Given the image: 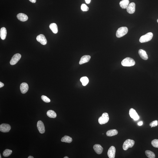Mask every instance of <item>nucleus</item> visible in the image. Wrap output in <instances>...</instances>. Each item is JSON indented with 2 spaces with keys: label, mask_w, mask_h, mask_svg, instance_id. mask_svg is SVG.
Masks as SVG:
<instances>
[{
  "label": "nucleus",
  "mask_w": 158,
  "mask_h": 158,
  "mask_svg": "<svg viewBox=\"0 0 158 158\" xmlns=\"http://www.w3.org/2000/svg\"><path fill=\"white\" fill-rule=\"evenodd\" d=\"M122 65L124 67H131L135 64L134 60L130 57H126L123 59L121 62Z\"/></svg>",
  "instance_id": "nucleus-1"
},
{
  "label": "nucleus",
  "mask_w": 158,
  "mask_h": 158,
  "mask_svg": "<svg viewBox=\"0 0 158 158\" xmlns=\"http://www.w3.org/2000/svg\"><path fill=\"white\" fill-rule=\"evenodd\" d=\"M128 31V29L126 27H120L118 29L116 32V36L118 38L123 37L127 33Z\"/></svg>",
  "instance_id": "nucleus-2"
},
{
  "label": "nucleus",
  "mask_w": 158,
  "mask_h": 158,
  "mask_svg": "<svg viewBox=\"0 0 158 158\" xmlns=\"http://www.w3.org/2000/svg\"><path fill=\"white\" fill-rule=\"evenodd\" d=\"M153 34L151 32H149L144 35L141 37L139 39V41L141 43L148 42L152 39Z\"/></svg>",
  "instance_id": "nucleus-3"
},
{
  "label": "nucleus",
  "mask_w": 158,
  "mask_h": 158,
  "mask_svg": "<svg viewBox=\"0 0 158 158\" xmlns=\"http://www.w3.org/2000/svg\"><path fill=\"white\" fill-rule=\"evenodd\" d=\"M135 142L134 140L131 139H128L126 140L124 142L123 145V150H126L129 148H132L134 146Z\"/></svg>",
  "instance_id": "nucleus-4"
},
{
  "label": "nucleus",
  "mask_w": 158,
  "mask_h": 158,
  "mask_svg": "<svg viewBox=\"0 0 158 158\" xmlns=\"http://www.w3.org/2000/svg\"><path fill=\"white\" fill-rule=\"evenodd\" d=\"M109 117L107 113H103L102 116L99 118L98 122L100 124H105L108 122Z\"/></svg>",
  "instance_id": "nucleus-5"
},
{
  "label": "nucleus",
  "mask_w": 158,
  "mask_h": 158,
  "mask_svg": "<svg viewBox=\"0 0 158 158\" xmlns=\"http://www.w3.org/2000/svg\"><path fill=\"white\" fill-rule=\"evenodd\" d=\"M21 55L19 53L14 54L10 61V64L11 65H14L17 64L18 62L20 59Z\"/></svg>",
  "instance_id": "nucleus-6"
},
{
  "label": "nucleus",
  "mask_w": 158,
  "mask_h": 158,
  "mask_svg": "<svg viewBox=\"0 0 158 158\" xmlns=\"http://www.w3.org/2000/svg\"><path fill=\"white\" fill-rule=\"evenodd\" d=\"M11 127L9 124L2 123L0 125V131L4 133L9 132L11 130Z\"/></svg>",
  "instance_id": "nucleus-7"
},
{
  "label": "nucleus",
  "mask_w": 158,
  "mask_h": 158,
  "mask_svg": "<svg viewBox=\"0 0 158 158\" xmlns=\"http://www.w3.org/2000/svg\"><path fill=\"white\" fill-rule=\"evenodd\" d=\"M129 114L130 117L134 120H137L139 119V116L136 111L133 108L130 109L129 111Z\"/></svg>",
  "instance_id": "nucleus-8"
},
{
  "label": "nucleus",
  "mask_w": 158,
  "mask_h": 158,
  "mask_svg": "<svg viewBox=\"0 0 158 158\" xmlns=\"http://www.w3.org/2000/svg\"><path fill=\"white\" fill-rule=\"evenodd\" d=\"M37 41L40 42L43 45H45L47 44V41L45 37L43 34H40L37 36Z\"/></svg>",
  "instance_id": "nucleus-9"
},
{
  "label": "nucleus",
  "mask_w": 158,
  "mask_h": 158,
  "mask_svg": "<svg viewBox=\"0 0 158 158\" xmlns=\"http://www.w3.org/2000/svg\"><path fill=\"white\" fill-rule=\"evenodd\" d=\"M115 148L114 146H111L108 151V156L109 158H114L115 157Z\"/></svg>",
  "instance_id": "nucleus-10"
},
{
  "label": "nucleus",
  "mask_w": 158,
  "mask_h": 158,
  "mask_svg": "<svg viewBox=\"0 0 158 158\" xmlns=\"http://www.w3.org/2000/svg\"><path fill=\"white\" fill-rule=\"evenodd\" d=\"M37 127L40 133L43 134L45 131V127L44 123L41 121H39L37 123Z\"/></svg>",
  "instance_id": "nucleus-11"
},
{
  "label": "nucleus",
  "mask_w": 158,
  "mask_h": 158,
  "mask_svg": "<svg viewBox=\"0 0 158 158\" xmlns=\"http://www.w3.org/2000/svg\"><path fill=\"white\" fill-rule=\"evenodd\" d=\"M135 4L134 2H132L129 4L127 9V12L129 14H132L135 11Z\"/></svg>",
  "instance_id": "nucleus-12"
},
{
  "label": "nucleus",
  "mask_w": 158,
  "mask_h": 158,
  "mask_svg": "<svg viewBox=\"0 0 158 158\" xmlns=\"http://www.w3.org/2000/svg\"><path fill=\"white\" fill-rule=\"evenodd\" d=\"M29 87L28 84L26 83H23L20 86V89L22 94H25L28 91Z\"/></svg>",
  "instance_id": "nucleus-13"
},
{
  "label": "nucleus",
  "mask_w": 158,
  "mask_h": 158,
  "mask_svg": "<svg viewBox=\"0 0 158 158\" xmlns=\"http://www.w3.org/2000/svg\"><path fill=\"white\" fill-rule=\"evenodd\" d=\"M93 148L96 153L98 154H101L103 151V148L99 144H97L94 145L93 146Z\"/></svg>",
  "instance_id": "nucleus-14"
},
{
  "label": "nucleus",
  "mask_w": 158,
  "mask_h": 158,
  "mask_svg": "<svg viewBox=\"0 0 158 158\" xmlns=\"http://www.w3.org/2000/svg\"><path fill=\"white\" fill-rule=\"evenodd\" d=\"M17 17L19 20L23 22L27 21L28 19V17L27 15L22 13L18 14L17 16Z\"/></svg>",
  "instance_id": "nucleus-15"
},
{
  "label": "nucleus",
  "mask_w": 158,
  "mask_h": 158,
  "mask_svg": "<svg viewBox=\"0 0 158 158\" xmlns=\"http://www.w3.org/2000/svg\"><path fill=\"white\" fill-rule=\"evenodd\" d=\"M91 57L88 55H85L81 57L79 61V64H82L88 62L89 61Z\"/></svg>",
  "instance_id": "nucleus-16"
},
{
  "label": "nucleus",
  "mask_w": 158,
  "mask_h": 158,
  "mask_svg": "<svg viewBox=\"0 0 158 158\" xmlns=\"http://www.w3.org/2000/svg\"><path fill=\"white\" fill-rule=\"evenodd\" d=\"M139 54L140 57L143 59L147 60L148 59V57L146 52L144 50L140 49L139 51Z\"/></svg>",
  "instance_id": "nucleus-17"
},
{
  "label": "nucleus",
  "mask_w": 158,
  "mask_h": 158,
  "mask_svg": "<svg viewBox=\"0 0 158 158\" xmlns=\"http://www.w3.org/2000/svg\"><path fill=\"white\" fill-rule=\"evenodd\" d=\"M7 32L6 28L5 27H2L0 30V36L2 40H4L6 38Z\"/></svg>",
  "instance_id": "nucleus-18"
},
{
  "label": "nucleus",
  "mask_w": 158,
  "mask_h": 158,
  "mask_svg": "<svg viewBox=\"0 0 158 158\" xmlns=\"http://www.w3.org/2000/svg\"><path fill=\"white\" fill-rule=\"evenodd\" d=\"M129 0H123L120 3V5L121 8L123 9H127L129 4Z\"/></svg>",
  "instance_id": "nucleus-19"
},
{
  "label": "nucleus",
  "mask_w": 158,
  "mask_h": 158,
  "mask_svg": "<svg viewBox=\"0 0 158 158\" xmlns=\"http://www.w3.org/2000/svg\"><path fill=\"white\" fill-rule=\"evenodd\" d=\"M49 27L50 29L53 33L56 34L58 33V27L56 24L54 23H53L50 24L49 26Z\"/></svg>",
  "instance_id": "nucleus-20"
},
{
  "label": "nucleus",
  "mask_w": 158,
  "mask_h": 158,
  "mask_svg": "<svg viewBox=\"0 0 158 158\" xmlns=\"http://www.w3.org/2000/svg\"><path fill=\"white\" fill-rule=\"evenodd\" d=\"M118 133V132L116 130H109L106 132V135L107 136H112L117 135Z\"/></svg>",
  "instance_id": "nucleus-21"
},
{
  "label": "nucleus",
  "mask_w": 158,
  "mask_h": 158,
  "mask_svg": "<svg viewBox=\"0 0 158 158\" xmlns=\"http://www.w3.org/2000/svg\"><path fill=\"white\" fill-rule=\"evenodd\" d=\"M61 142L70 143L72 141V139L71 137L67 136H64L62 138L61 140Z\"/></svg>",
  "instance_id": "nucleus-22"
},
{
  "label": "nucleus",
  "mask_w": 158,
  "mask_h": 158,
  "mask_svg": "<svg viewBox=\"0 0 158 158\" xmlns=\"http://www.w3.org/2000/svg\"><path fill=\"white\" fill-rule=\"evenodd\" d=\"M47 114L49 117L51 118H55L57 117V114L55 112L52 110H49L47 111Z\"/></svg>",
  "instance_id": "nucleus-23"
},
{
  "label": "nucleus",
  "mask_w": 158,
  "mask_h": 158,
  "mask_svg": "<svg viewBox=\"0 0 158 158\" xmlns=\"http://www.w3.org/2000/svg\"><path fill=\"white\" fill-rule=\"evenodd\" d=\"M145 152L146 156L148 158H155L156 157L155 154L150 150H146Z\"/></svg>",
  "instance_id": "nucleus-24"
},
{
  "label": "nucleus",
  "mask_w": 158,
  "mask_h": 158,
  "mask_svg": "<svg viewBox=\"0 0 158 158\" xmlns=\"http://www.w3.org/2000/svg\"><path fill=\"white\" fill-rule=\"evenodd\" d=\"M80 81L82 83L83 86H86L87 85L89 82L88 78L87 77H83L80 79Z\"/></svg>",
  "instance_id": "nucleus-25"
},
{
  "label": "nucleus",
  "mask_w": 158,
  "mask_h": 158,
  "mask_svg": "<svg viewBox=\"0 0 158 158\" xmlns=\"http://www.w3.org/2000/svg\"><path fill=\"white\" fill-rule=\"evenodd\" d=\"M12 150L9 149H6L4 151L3 155L5 157H8L12 153Z\"/></svg>",
  "instance_id": "nucleus-26"
},
{
  "label": "nucleus",
  "mask_w": 158,
  "mask_h": 158,
  "mask_svg": "<svg viewBox=\"0 0 158 158\" xmlns=\"http://www.w3.org/2000/svg\"><path fill=\"white\" fill-rule=\"evenodd\" d=\"M151 144L154 147L158 148V139H155L152 140Z\"/></svg>",
  "instance_id": "nucleus-27"
},
{
  "label": "nucleus",
  "mask_w": 158,
  "mask_h": 158,
  "mask_svg": "<svg viewBox=\"0 0 158 158\" xmlns=\"http://www.w3.org/2000/svg\"><path fill=\"white\" fill-rule=\"evenodd\" d=\"M41 99L45 103H49L51 102V100H50V99L46 96H42L41 97Z\"/></svg>",
  "instance_id": "nucleus-28"
},
{
  "label": "nucleus",
  "mask_w": 158,
  "mask_h": 158,
  "mask_svg": "<svg viewBox=\"0 0 158 158\" xmlns=\"http://www.w3.org/2000/svg\"><path fill=\"white\" fill-rule=\"evenodd\" d=\"M81 9L83 11H87L89 10L88 7L85 4H84L81 5Z\"/></svg>",
  "instance_id": "nucleus-29"
},
{
  "label": "nucleus",
  "mask_w": 158,
  "mask_h": 158,
  "mask_svg": "<svg viewBox=\"0 0 158 158\" xmlns=\"http://www.w3.org/2000/svg\"><path fill=\"white\" fill-rule=\"evenodd\" d=\"M158 121L157 120H155L150 123V126H151V128L154 127L158 125Z\"/></svg>",
  "instance_id": "nucleus-30"
},
{
  "label": "nucleus",
  "mask_w": 158,
  "mask_h": 158,
  "mask_svg": "<svg viewBox=\"0 0 158 158\" xmlns=\"http://www.w3.org/2000/svg\"><path fill=\"white\" fill-rule=\"evenodd\" d=\"M143 122L142 121L139 122L138 123V125L139 126H141L142 125H143Z\"/></svg>",
  "instance_id": "nucleus-31"
},
{
  "label": "nucleus",
  "mask_w": 158,
  "mask_h": 158,
  "mask_svg": "<svg viewBox=\"0 0 158 158\" xmlns=\"http://www.w3.org/2000/svg\"><path fill=\"white\" fill-rule=\"evenodd\" d=\"M4 85L3 83L2 82H0V88H1L3 87L4 86Z\"/></svg>",
  "instance_id": "nucleus-32"
},
{
  "label": "nucleus",
  "mask_w": 158,
  "mask_h": 158,
  "mask_svg": "<svg viewBox=\"0 0 158 158\" xmlns=\"http://www.w3.org/2000/svg\"><path fill=\"white\" fill-rule=\"evenodd\" d=\"M29 1L33 3H35L36 2V0H29Z\"/></svg>",
  "instance_id": "nucleus-33"
},
{
  "label": "nucleus",
  "mask_w": 158,
  "mask_h": 158,
  "mask_svg": "<svg viewBox=\"0 0 158 158\" xmlns=\"http://www.w3.org/2000/svg\"><path fill=\"white\" fill-rule=\"evenodd\" d=\"M91 0H85L87 4L90 3Z\"/></svg>",
  "instance_id": "nucleus-34"
},
{
  "label": "nucleus",
  "mask_w": 158,
  "mask_h": 158,
  "mask_svg": "<svg viewBox=\"0 0 158 158\" xmlns=\"http://www.w3.org/2000/svg\"><path fill=\"white\" fill-rule=\"evenodd\" d=\"M34 158V157H33L31 156H29L28 157V158Z\"/></svg>",
  "instance_id": "nucleus-35"
},
{
  "label": "nucleus",
  "mask_w": 158,
  "mask_h": 158,
  "mask_svg": "<svg viewBox=\"0 0 158 158\" xmlns=\"http://www.w3.org/2000/svg\"><path fill=\"white\" fill-rule=\"evenodd\" d=\"M69 158L67 156H66L65 157H64V158Z\"/></svg>",
  "instance_id": "nucleus-36"
},
{
  "label": "nucleus",
  "mask_w": 158,
  "mask_h": 158,
  "mask_svg": "<svg viewBox=\"0 0 158 158\" xmlns=\"http://www.w3.org/2000/svg\"><path fill=\"white\" fill-rule=\"evenodd\" d=\"M0 158H2V157H1V154H0Z\"/></svg>",
  "instance_id": "nucleus-37"
},
{
  "label": "nucleus",
  "mask_w": 158,
  "mask_h": 158,
  "mask_svg": "<svg viewBox=\"0 0 158 158\" xmlns=\"http://www.w3.org/2000/svg\"><path fill=\"white\" fill-rule=\"evenodd\" d=\"M157 22L158 23V19L157 20Z\"/></svg>",
  "instance_id": "nucleus-38"
}]
</instances>
